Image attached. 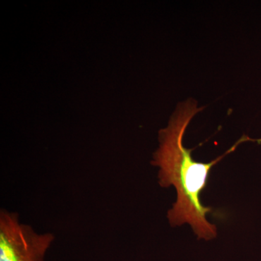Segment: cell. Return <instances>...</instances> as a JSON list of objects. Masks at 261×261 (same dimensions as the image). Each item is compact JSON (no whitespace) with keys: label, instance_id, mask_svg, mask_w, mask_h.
<instances>
[{"label":"cell","instance_id":"obj_2","mask_svg":"<svg viewBox=\"0 0 261 261\" xmlns=\"http://www.w3.org/2000/svg\"><path fill=\"white\" fill-rule=\"evenodd\" d=\"M53 233H37L20 222L18 213L0 211V261H45Z\"/></svg>","mask_w":261,"mask_h":261},{"label":"cell","instance_id":"obj_1","mask_svg":"<svg viewBox=\"0 0 261 261\" xmlns=\"http://www.w3.org/2000/svg\"><path fill=\"white\" fill-rule=\"evenodd\" d=\"M203 108H198L197 101L192 99L178 105L168 126L160 130V147L151 163L160 168L159 185L163 187L172 185L177 192V200L168 212L170 224H190L198 239L211 240L216 238L217 231L206 218L213 209L202 205L201 194L207 187L211 168L249 137L244 136L224 154L210 163L197 162L192 156L193 149L184 146L183 138L193 117Z\"/></svg>","mask_w":261,"mask_h":261}]
</instances>
